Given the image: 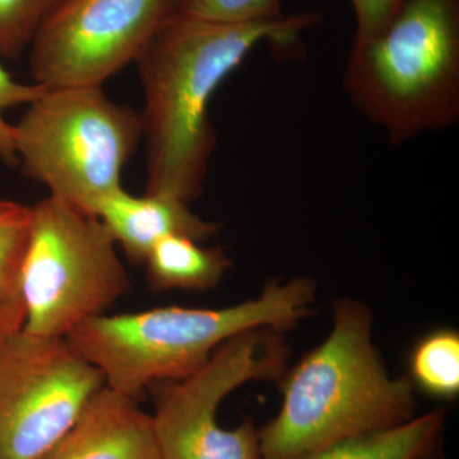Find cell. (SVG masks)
<instances>
[{
	"instance_id": "ba28073f",
	"label": "cell",
	"mask_w": 459,
	"mask_h": 459,
	"mask_svg": "<svg viewBox=\"0 0 459 459\" xmlns=\"http://www.w3.org/2000/svg\"><path fill=\"white\" fill-rule=\"evenodd\" d=\"M105 385L65 338L21 331L0 343V459H41Z\"/></svg>"
},
{
	"instance_id": "9c48e42d",
	"label": "cell",
	"mask_w": 459,
	"mask_h": 459,
	"mask_svg": "<svg viewBox=\"0 0 459 459\" xmlns=\"http://www.w3.org/2000/svg\"><path fill=\"white\" fill-rule=\"evenodd\" d=\"M175 0H63L29 48L33 83L102 87L138 59Z\"/></svg>"
},
{
	"instance_id": "52a82bcc",
	"label": "cell",
	"mask_w": 459,
	"mask_h": 459,
	"mask_svg": "<svg viewBox=\"0 0 459 459\" xmlns=\"http://www.w3.org/2000/svg\"><path fill=\"white\" fill-rule=\"evenodd\" d=\"M289 353L281 332L252 329L222 343L192 376L151 386L162 459H262L255 422L247 419L228 430L217 422V410L241 385L279 377Z\"/></svg>"
},
{
	"instance_id": "44dd1931",
	"label": "cell",
	"mask_w": 459,
	"mask_h": 459,
	"mask_svg": "<svg viewBox=\"0 0 459 459\" xmlns=\"http://www.w3.org/2000/svg\"><path fill=\"white\" fill-rule=\"evenodd\" d=\"M421 459H434L433 453H430V455H425V457H422Z\"/></svg>"
},
{
	"instance_id": "ac0fdd59",
	"label": "cell",
	"mask_w": 459,
	"mask_h": 459,
	"mask_svg": "<svg viewBox=\"0 0 459 459\" xmlns=\"http://www.w3.org/2000/svg\"><path fill=\"white\" fill-rule=\"evenodd\" d=\"M47 90L38 83H23L14 80L7 69L0 65V161L3 164L11 168L17 166L14 124L8 122L5 113L12 108L29 107Z\"/></svg>"
},
{
	"instance_id": "7c38bea8",
	"label": "cell",
	"mask_w": 459,
	"mask_h": 459,
	"mask_svg": "<svg viewBox=\"0 0 459 459\" xmlns=\"http://www.w3.org/2000/svg\"><path fill=\"white\" fill-rule=\"evenodd\" d=\"M201 243L181 235L160 240L143 263L151 289L207 291L219 285L232 265L231 259L221 247Z\"/></svg>"
},
{
	"instance_id": "277c9868",
	"label": "cell",
	"mask_w": 459,
	"mask_h": 459,
	"mask_svg": "<svg viewBox=\"0 0 459 459\" xmlns=\"http://www.w3.org/2000/svg\"><path fill=\"white\" fill-rule=\"evenodd\" d=\"M342 86L392 144L455 126L459 0H406L377 35L352 42Z\"/></svg>"
},
{
	"instance_id": "3957f363",
	"label": "cell",
	"mask_w": 459,
	"mask_h": 459,
	"mask_svg": "<svg viewBox=\"0 0 459 459\" xmlns=\"http://www.w3.org/2000/svg\"><path fill=\"white\" fill-rule=\"evenodd\" d=\"M316 292L307 277L272 280L256 298L232 307L102 314L65 340L101 371L108 388L140 402L153 385L195 374L230 338L256 328L283 333L296 327L312 313Z\"/></svg>"
},
{
	"instance_id": "6da1fadb",
	"label": "cell",
	"mask_w": 459,
	"mask_h": 459,
	"mask_svg": "<svg viewBox=\"0 0 459 459\" xmlns=\"http://www.w3.org/2000/svg\"><path fill=\"white\" fill-rule=\"evenodd\" d=\"M320 20L318 12H301L225 23L172 12L135 60L144 99V193L174 195L189 204L201 197L217 144L210 117L213 93L258 45H272L281 56L299 51L301 33Z\"/></svg>"
},
{
	"instance_id": "8fae6325",
	"label": "cell",
	"mask_w": 459,
	"mask_h": 459,
	"mask_svg": "<svg viewBox=\"0 0 459 459\" xmlns=\"http://www.w3.org/2000/svg\"><path fill=\"white\" fill-rule=\"evenodd\" d=\"M98 217L133 264H143L162 238L181 235L204 241L220 231L219 223L202 219L183 199L152 193L137 197L124 188L102 202Z\"/></svg>"
},
{
	"instance_id": "d6986e66",
	"label": "cell",
	"mask_w": 459,
	"mask_h": 459,
	"mask_svg": "<svg viewBox=\"0 0 459 459\" xmlns=\"http://www.w3.org/2000/svg\"><path fill=\"white\" fill-rule=\"evenodd\" d=\"M356 17V33L353 41L368 40L377 35L406 0H350Z\"/></svg>"
},
{
	"instance_id": "7a4b0ae2",
	"label": "cell",
	"mask_w": 459,
	"mask_h": 459,
	"mask_svg": "<svg viewBox=\"0 0 459 459\" xmlns=\"http://www.w3.org/2000/svg\"><path fill=\"white\" fill-rule=\"evenodd\" d=\"M373 319L358 299L334 303L331 332L287 374L279 413L258 430L262 459H294L415 418V388L389 374Z\"/></svg>"
},
{
	"instance_id": "30bf717a",
	"label": "cell",
	"mask_w": 459,
	"mask_h": 459,
	"mask_svg": "<svg viewBox=\"0 0 459 459\" xmlns=\"http://www.w3.org/2000/svg\"><path fill=\"white\" fill-rule=\"evenodd\" d=\"M41 459H162L151 415L104 386L77 424Z\"/></svg>"
},
{
	"instance_id": "4fadbf2b",
	"label": "cell",
	"mask_w": 459,
	"mask_h": 459,
	"mask_svg": "<svg viewBox=\"0 0 459 459\" xmlns=\"http://www.w3.org/2000/svg\"><path fill=\"white\" fill-rule=\"evenodd\" d=\"M446 425L435 409L398 427L349 437L294 459H421L434 452Z\"/></svg>"
},
{
	"instance_id": "9a60e30c",
	"label": "cell",
	"mask_w": 459,
	"mask_h": 459,
	"mask_svg": "<svg viewBox=\"0 0 459 459\" xmlns=\"http://www.w3.org/2000/svg\"><path fill=\"white\" fill-rule=\"evenodd\" d=\"M413 388L439 400L452 401L459 394V334L437 328L421 338L410 356Z\"/></svg>"
},
{
	"instance_id": "5b68a950",
	"label": "cell",
	"mask_w": 459,
	"mask_h": 459,
	"mask_svg": "<svg viewBox=\"0 0 459 459\" xmlns=\"http://www.w3.org/2000/svg\"><path fill=\"white\" fill-rule=\"evenodd\" d=\"M141 140V114L102 87L47 90L14 124L21 174L92 216L123 188V169Z\"/></svg>"
},
{
	"instance_id": "2e32d148",
	"label": "cell",
	"mask_w": 459,
	"mask_h": 459,
	"mask_svg": "<svg viewBox=\"0 0 459 459\" xmlns=\"http://www.w3.org/2000/svg\"><path fill=\"white\" fill-rule=\"evenodd\" d=\"M63 0H0V59H20Z\"/></svg>"
},
{
	"instance_id": "5bb4252c",
	"label": "cell",
	"mask_w": 459,
	"mask_h": 459,
	"mask_svg": "<svg viewBox=\"0 0 459 459\" xmlns=\"http://www.w3.org/2000/svg\"><path fill=\"white\" fill-rule=\"evenodd\" d=\"M30 225L31 205L11 201L0 213V343L25 325L21 271Z\"/></svg>"
},
{
	"instance_id": "8992f818",
	"label": "cell",
	"mask_w": 459,
	"mask_h": 459,
	"mask_svg": "<svg viewBox=\"0 0 459 459\" xmlns=\"http://www.w3.org/2000/svg\"><path fill=\"white\" fill-rule=\"evenodd\" d=\"M114 238L98 216L62 199L31 205V225L21 285L32 336L65 338L102 316L131 290L128 271Z\"/></svg>"
},
{
	"instance_id": "ffe728a7",
	"label": "cell",
	"mask_w": 459,
	"mask_h": 459,
	"mask_svg": "<svg viewBox=\"0 0 459 459\" xmlns=\"http://www.w3.org/2000/svg\"><path fill=\"white\" fill-rule=\"evenodd\" d=\"M9 202H11L9 199L0 198V213L7 208Z\"/></svg>"
},
{
	"instance_id": "e0dca14e",
	"label": "cell",
	"mask_w": 459,
	"mask_h": 459,
	"mask_svg": "<svg viewBox=\"0 0 459 459\" xmlns=\"http://www.w3.org/2000/svg\"><path fill=\"white\" fill-rule=\"evenodd\" d=\"M174 12L225 23L261 22L285 16L280 0H175Z\"/></svg>"
}]
</instances>
